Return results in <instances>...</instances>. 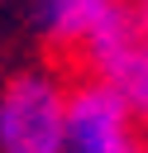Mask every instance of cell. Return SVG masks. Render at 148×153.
<instances>
[{"mask_svg": "<svg viewBox=\"0 0 148 153\" xmlns=\"http://www.w3.org/2000/svg\"><path fill=\"white\" fill-rule=\"evenodd\" d=\"M67 91L48 72H19L0 91V153H62Z\"/></svg>", "mask_w": 148, "mask_h": 153, "instance_id": "cell-1", "label": "cell"}, {"mask_svg": "<svg viewBox=\"0 0 148 153\" xmlns=\"http://www.w3.org/2000/svg\"><path fill=\"white\" fill-rule=\"evenodd\" d=\"M62 153H148L134 129V110L105 81H86L67 96V148Z\"/></svg>", "mask_w": 148, "mask_h": 153, "instance_id": "cell-2", "label": "cell"}, {"mask_svg": "<svg viewBox=\"0 0 148 153\" xmlns=\"http://www.w3.org/2000/svg\"><path fill=\"white\" fill-rule=\"evenodd\" d=\"M124 5L119 0H43L38 5V19L43 29L57 38V43H86L95 38Z\"/></svg>", "mask_w": 148, "mask_h": 153, "instance_id": "cell-3", "label": "cell"}, {"mask_svg": "<svg viewBox=\"0 0 148 153\" xmlns=\"http://www.w3.org/2000/svg\"><path fill=\"white\" fill-rule=\"evenodd\" d=\"M95 81H105V86H115L119 96H124V105L134 110V120L143 115L148 120V38L138 33V43L129 48V53H119Z\"/></svg>", "mask_w": 148, "mask_h": 153, "instance_id": "cell-4", "label": "cell"}, {"mask_svg": "<svg viewBox=\"0 0 148 153\" xmlns=\"http://www.w3.org/2000/svg\"><path fill=\"white\" fill-rule=\"evenodd\" d=\"M129 14H134V29H138V33H143V38H148V0H143V5H138V10H129Z\"/></svg>", "mask_w": 148, "mask_h": 153, "instance_id": "cell-5", "label": "cell"}]
</instances>
